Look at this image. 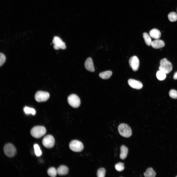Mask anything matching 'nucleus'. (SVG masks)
<instances>
[{"label":"nucleus","mask_w":177,"mask_h":177,"mask_svg":"<svg viewBox=\"0 0 177 177\" xmlns=\"http://www.w3.org/2000/svg\"><path fill=\"white\" fill-rule=\"evenodd\" d=\"M24 111L27 114H31L34 115L36 113V111L34 108L28 107H25L24 108Z\"/></svg>","instance_id":"nucleus-23"},{"label":"nucleus","mask_w":177,"mask_h":177,"mask_svg":"<svg viewBox=\"0 0 177 177\" xmlns=\"http://www.w3.org/2000/svg\"><path fill=\"white\" fill-rule=\"evenodd\" d=\"M169 20L171 22H175L177 20V14L175 12H172L168 15Z\"/></svg>","instance_id":"nucleus-22"},{"label":"nucleus","mask_w":177,"mask_h":177,"mask_svg":"<svg viewBox=\"0 0 177 177\" xmlns=\"http://www.w3.org/2000/svg\"><path fill=\"white\" fill-rule=\"evenodd\" d=\"M118 130L120 134L126 138L130 137L132 135V131L130 127L127 124L122 123L118 126Z\"/></svg>","instance_id":"nucleus-1"},{"label":"nucleus","mask_w":177,"mask_h":177,"mask_svg":"<svg viewBox=\"0 0 177 177\" xmlns=\"http://www.w3.org/2000/svg\"><path fill=\"white\" fill-rule=\"evenodd\" d=\"M34 152L36 156H40L42 154V152L38 144H35L34 145Z\"/></svg>","instance_id":"nucleus-24"},{"label":"nucleus","mask_w":177,"mask_h":177,"mask_svg":"<svg viewBox=\"0 0 177 177\" xmlns=\"http://www.w3.org/2000/svg\"><path fill=\"white\" fill-rule=\"evenodd\" d=\"M173 78L175 80L177 79V72H176L174 73L173 76Z\"/></svg>","instance_id":"nucleus-29"},{"label":"nucleus","mask_w":177,"mask_h":177,"mask_svg":"<svg viewBox=\"0 0 177 177\" xmlns=\"http://www.w3.org/2000/svg\"><path fill=\"white\" fill-rule=\"evenodd\" d=\"M170 96L171 98L176 99L177 98V91L174 89L171 90L169 93Z\"/></svg>","instance_id":"nucleus-27"},{"label":"nucleus","mask_w":177,"mask_h":177,"mask_svg":"<svg viewBox=\"0 0 177 177\" xmlns=\"http://www.w3.org/2000/svg\"><path fill=\"white\" fill-rule=\"evenodd\" d=\"M49 93L46 92L39 91L35 95V98L37 102H45L47 100L49 97Z\"/></svg>","instance_id":"nucleus-8"},{"label":"nucleus","mask_w":177,"mask_h":177,"mask_svg":"<svg viewBox=\"0 0 177 177\" xmlns=\"http://www.w3.org/2000/svg\"><path fill=\"white\" fill-rule=\"evenodd\" d=\"M112 74L111 71H108L100 73L99 74V76L103 79H107L110 77Z\"/></svg>","instance_id":"nucleus-18"},{"label":"nucleus","mask_w":177,"mask_h":177,"mask_svg":"<svg viewBox=\"0 0 177 177\" xmlns=\"http://www.w3.org/2000/svg\"></svg>","instance_id":"nucleus-30"},{"label":"nucleus","mask_w":177,"mask_h":177,"mask_svg":"<svg viewBox=\"0 0 177 177\" xmlns=\"http://www.w3.org/2000/svg\"><path fill=\"white\" fill-rule=\"evenodd\" d=\"M143 36L146 44L149 46L151 45L152 41L150 35L147 33L144 32L143 34Z\"/></svg>","instance_id":"nucleus-19"},{"label":"nucleus","mask_w":177,"mask_h":177,"mask_svg":"<svg viewBox=\"0 0 177 177\" xmlns=\"http://www.w3.org/2000/svg\"><path fill=\"white\" fill-rule=\"evenodd\" d=\"M176 177H177V176H176Z\"/></svg>","instance_id":"nucleus-31"},{"label":"nucleus","mask_w":177,"mask_h":177,"mask_svg":"<svg viewBox=\"0 0 177 177\" xmlns=\"http://www.w3.org/2000/svg\"><path fill=\"white\" fill-rule=\"evenodd\" d=\"M6 58L5 55L2 53L0 54V66L1 67L5 62Z\"/></svg>","instance_id":"nucleus-28"},{"label":"nucleus","mask_w":177,"mask_h":177,"mask_svg":"<svg viewBox=\"0 0 177 177\" xmlns=\"http://www.w3.org/2000/svg\"><path fill=\"white\" fill-rule=\"evenodd\" d=\"M85 67L86 70L91 72H94L95 69L91 58L89 57L86 60L84 63Z\"/></svg>","instance_id":"nucleus-12"},{"label":"nucleus","mask_w":177,"mask_h":177,"mask_svg":"<svg viewBox=\"0 0 177 177\" xmlns=\"http://www.w3.org/2000/svg\"><path fill=\"white\" fill-rule=\"evenodd\" d=\"M3 150L5 155L9 157H14L16 152L15 147L13 144L10 143L7 144L5 145Z\"/></svg>","instance_id":"nucleus-4"},{"label":"nucleus","mask_w":177,"mask_h":177,"mask_svg":"<svg viewBox=\"0 0 177 177\" xmlns=\"http://www.w3.org/2000/svg\"><path fill=\"white\" fill-rule=\"evenodd\" d=\"M151 45L154 48L159 49L164 46L165 44L162 40L158 39H156L152 41Z\"/></svg>","instance_id":"nucleus-13"},{"label":"nucleus","mask_w":177,"mask_h":177,"mask_svg":"<svg viewBox=\"0 0 177 177\" xmlns=\"http://www.w3.org/2000/svg\"><path fill=\"white\" fill-rule=\"evenodd\" d=\"M69 147L72 151L76 152L81 151L84 148L82 143L77 140H74L72 141L69 144Z\"/></svg>","instance_id":"nucleus-5"},{"label":"nucleus","mask_w":177,"mask_h":177,"mask_svg":"<svg viewBox=\"0 0 177 177\" xmlns=\"http://www.w3.org/2000/svg\"><path fill=\"white\" fill-rule=\"evenodd\" d=\"M129 65L133 70L136 71L138 70L139 66V61L136 56L131 57L129 60Z\"/></svg>","instance_id":"nucleus-10"},{"label":"nucleus","mask_w":177,"mask_h":177,"mask_svg":"<svg viewBox=\"0 0 177 177\" xmlns=\"http://www.w3.org/2000/svg\"><path fill=\"white\" fill-rule=\"evenodd\" d=\"M159 70H161L166 74L169 73L172 69V65L171 63L166 58L162 59L160 62Z\"/></svg>","instance_id":"nucleus-3"},{"label":"nucleus","mask_w":177,"mask_h":177,"mask_svg":"<svg viewBox=\"0 0 177 177\" xmlns=\"http://www.w3.org/2000/svg\"><path fill=\"white\" fill-rule=\"evenodd\" d=\"M67 101L69 105L74 108L78 107L80 104L79 98L77 95L74 94L70 95L68 97Z\"/></svg>","instance_id":"nucleus-6"},{"label":"nucleus","mask_w":177,"mask_h":177,"mask_svg":"<svg viewBox=\"0 0 177 177\" xmlns=\"http://www.w3.org/2000/svg\"><path fill=\"white\" fill-rule=\"evenodd\" d=\"M149 34L152 38L155 39H158L161 37V33L158 30L154 29L150 31Z\"/></svg>","instance_id":"nucleus-15"},{"label":"nucleus","mask_w":177,"mask_h":177,"mask_svg":"<svg viewBox=\"0 0 177 177\" xmlns=\"http://www.w3.org/2000/svg\"><path fill=\"white\" fill-rule=\"evenodd\" d=\"M106 170L103 168H101L97 171V175L98 177H105Z\"/></svg>","instance_id":"nucleus-25"},{"label":"nucleus","mask_w":177,"mask_h":177,"mask_svg":"<svg viewBox=\"0 0 177 177\" xmlns=\"http://www.w3.org/2000/svg\"><path fill=\"white\" fill-rule=\"evenodd\" d=\"M128 83L129 85L132 88L139 89L143 87L142 83L140 81L132 79L128 80Z\"/></svg>","instance_id":"nucleus-11"},{"label":"nucleus","mask_w":177,"mask_h":177,"mask_svg":"<svg viewBox=\"0 0 177 177\" xmlns=\"http://www.w3.org/2000/svg\"><path fill=\"white\" fill-rule=\"evenodd\" d=\"M57 174L60 176H63L67 174L69 172L68 167L64 165L60 166L57 169Z\"/></svg>","instance_id":"nucleus-14"},{"label":"nucleus","mask_w":177,"mask_h":177,"mask_svg":"<svg viewBox=\"0 0 177 177\" xmlns=\"http://www.w3.org/2000/svg\"><path fill=\"white\" fill-rule=\"evenodd\" d=\"M124 163L119 162L116 164L115 166L116 169L118 171H121L124 169Z\"/></svg>","instance_id":"nucleus-26"},{"label":"nucleus","mask_w":177,"mask_h":177,"mask_svg":"<svg viewBox=\"0 0 177 177\" xmlns=\"http://www.w3.org/2000/svg\"><path fill=\"white\" fill-rule=\"evenodd\" d=\"M144 176L145 177H154L156 175V173L152 168L149 167L148 168L145 172L144 173Z\"/></svg>","instance_id":"nucleus-17"},{"label":"nucleus","mask_w":177,"mask_h":177,"mask_svg":"<svg viewBox=\"0 0 177 177\" xmlns=\"http://www.w3.org/2000/svg\"><path fill=\"white\" fill-rule=\"evenodd\" d=\"M120 153L119 157L122 160H124L126 158L128 153V148L124 145L121 146L120 148Z\"/></svg>","instance_id":"nucleus-16"},{"label":"nucleus","mask_w":177,"mask_h":177,"mask_svg":"<svg viewBox=\"0 0 177 177\" xmlns=\"http://www.w3.org/2000/svg\"><path fill=\"white\" fill-rule=\"evenodd\" d=\"M46 133L45 127L42 126H36L33 127L31 130L30 133L31 136L36 138H40L44 135Z\"/></svg>","instance_id":"nucleus-2"},{"label":"nucleus","mask_w":177,"mask_h":177,"mask_svg":"<svg viewBox=\"0 0 177 177\" xmlns=\"http://www.w3.org/2000/svg\"><path fill=\"white\" fill-rule=\"evenodd\" d=\"M48 175L52 177H55L57 174V170L54 167H51L48 169L47 171Z\"/></svg>","instance_id":"nucleus-21"},{"label":"nucleus","mask_w":177,"mask_h":177,"mask_svg":"<svg viewBox=\"0 0 177 177\" xmlns=\"http://www.w3.org/2000/svg\"><path fill=\"white\" fill-rule=\"evenodd\" d=\"M156 76L157 79L160 80H162L166 78V74L162 71L159 70L156 74Z\"/></svg>","instance_id":"nucleus-20"},{"label":"nucleus","mask_w":177,"mask_h":177,"mask_svg":"<svg viewBox=\"0 0 177 177\" xmlns=\"http://www.w3.org/2000/svg\"><path fill=\"white\" fill-rule=\"evenodd\" d=\"M52 42L54 44L53 48L55 50H58L60 49H64L66 48V47L65 43L58 37H54Z\"/></svg>","instance_id":"nucleus-9"},{"label":"nucleus","mask_w":177,"mask_h":177,"mask_svg":"<svg viewBox=\"0 0 177 177\" xmlns=\"http://www.w3.org/2000/svg\"><path fill=\"white\" fill-rule=\"evenodd\" d=\"M43 145L46 148H50L54 145L55 140L54 137L51 135H48L45 136L42 140Z\"/></svg>","instance_id":"nucleus-7"}]
</instances>
